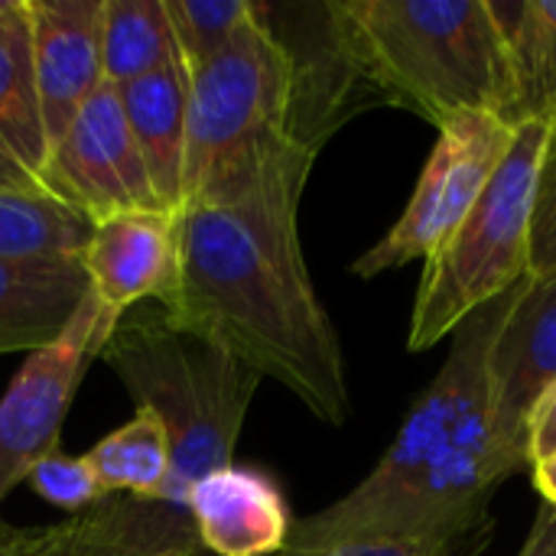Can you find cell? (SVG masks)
Returning a JSON list of instances; mask_svg holds the SVG:
<instances>
[{
	"instance_id": "7c38bea8",
	"label": "cell",
	"mask_w": 556,
	"mask_h": 556,
	"mask_svg": "<svg viewBox=\"0 0 556 556\" xmlns=\"http://www.w3.org/2000/svg\"><path fill=\"white\" fill-rule=\"evenodd\" d=\"M26 20L39 111L55 147L85 101L104 85L101 0H26Z\"/></svg>"
},
{
	"instance_id": "3957f363",
	"label": "cell",
	"mask_w": 556,
	"mask_h": 556,
	"mask_svg": "<svg viewBox=\"0 0 556 556\" xmlns=\"http://www.w3.org/2000/svg\"><path fill=\"white\" fill-rule=\"evenodd\" d=\"M329 16L371 98L437 127L469 111L508 121V49L489 0H332Z\"/></svg>"
},
{
	"instance_id": "ac0fdd59",
	"label": "cell",
	"mask_w": 556,
	"mask_h": 556,
	"mask_svg": "<svg viewBox=\"0 0 556 556\" xmlns=\"http://www.w3.org/2000/svg\"><path fill=\"white\" fill-rule=\"evenodd\" d=\"M0 150L49 189V134L33 75V36L26 0L0 16Z\"/></svg>"
},
{
	"instance_id": "4dcf8cb0",
	"label": "cell",
	"mask_w": 556,
	"mask_h": 556,
	"mask_svg": "<svg viewBox=\"0 0 556 556\" xmlns=\"http://www.w3.org/2000/svg\"><path fill=\"white\" fill-rule=\"evenodd\" d=\"M16 3H20V0H0V16H7L10 10H16Z\"/></svg>"
},
{
	"instance_id": "9c48e42d",
	"label": "cell",
	"mask_w": 556,
	"mask_h": 556,
	"mask_svg": "<svg viewBox=\"0 0 556 556\" xmlns=\"http://www.w3.org/2000/svg\"><path fill=\"white\" fill-rule=\"evenodd\" d=\"M556 388V274L525 277L489 358L492 466L502 479L528 469V427Z\"/></svg>"
},
{
	"instance_id": "ba28073f",
	"label": "cell",
	"mask_w": 556,
	"mask_h": 556,
	"mask_svg": "<svg viewBox=\"0 0 556 556\" xmlns=\"http://www.w3.org/2000/svg\"><path fill=\"white\" fill-rule=\"evenodd\" d=\"M117 323L121 316L88 290L65 329L26 355L0 397V505L42 456L59 450L72 401Z\"/></svg>"
},
{
	"instance_id": "7a4b0ae2",
	"label": "cell",
	"mask_w": 556,
	"mask_h": 556,
	"mask_svg": "<svg viewBox=\"0 0 556 556\" xmlns=\"http://www.w3.org/2000/svg\"><path fill=\"white\" fill-rule=\"evenodd\" d=\"M521 283L450 332L446 362L378 466L329 508L293 521L283 554L323 556L352 541H450L492 528L489 505L505 479L492 466L489 358Z\"/></svg>"
},
{
	"instance_id": "6da1fadb",
	"label": "cell",
	"mask_w": 556,
	"mask_h": 556,
	"mask_svg": "<svg viewBox=\"0 0 556 556\" xmlns=\"http://www.w3.org/2000/svg\"><path fill=\"white\" fill-rule=\"evenodd\" d=\"M316 153L296 137L182 205L179 287L160 309L342 427L352 414L345 355L300 244V199Z\"/></svg>"
},
{
	"instance_id": "8992f818",
	"label": "cell",
	"mask_w": 556,
	"mask_h": 556,
	"mask_svg": "<svg viewBox=\"0 0 556 556\" xmlns=\"http://www.w3.org/2000/svg\"><path fill=\"white\" fill-rule=\"evenodd\" d=\"M290 140H296V62L264 3L254 23L189 72L182 205Z\"/></svg>"
},
{
	"instance_id": "d6a6232c",
	"label": "cell",
	"mask_w": 556,
	"mask_h": 556,
	"mask_svg": "<svg viewBox=\"0 0 556 556\" xmlns=\"http://www.w3.org/2000/svg\"><path fill=\"white\" fill-rule=\"evenodd\" d=\"M551 150H556V127H554V134H551Z\"/></svg>"
},
{
	"instance_id": "44dd1931",
	"label": "cell",
	"mask_w": 556,
	"mask_h": 556,
	"mask_svg": "<svg viewBox=\"0 0 556 556\" xmlns=\"http://www.w3.org/2000/svg\"><path fill=\"white\" fill-rule=\"evenodd\" d=\"M85 456L108 495L160 502L169 479V433L153 414L137 410L124 427L101 437Z\"/></svg>"
},
{
	"instance_id": "4316f807",
	"label": "cell",
	"mask_w": 556,
	"mask_h": 556,
	"mask_svg": "<svg viewBox=\"0 0 556 556\" xmlns=\"http://www.w3.org/2000/svg\"><path fill=\"white\" fill-rule=\"evenodd\" d=\"M55 538L52 528H16L0 518V556H46Z\"/></svg>"
},
{
	"instance_id": "f1b7e54d",
	"label": "cell",
	"mask_w": 556,
	"mask_h": 556,
	"mask_svg": "<svg viewBox=\"0 0 556 556\" xmlns=\"http://www.w3.org/2000/svg\"><path fill=\"white\" fill-rule=\"evenodd\" d=\"M3 192H49V189L33 173H26L7 150H0V195Z\"/></svg>"
},
{
	"instance_id": "5bb4252c",
	"label": "cell",
	"mask_w": 556,
	"mask_h": 556,
	"mask_svg": "<svg viewBox=\"0 0 556 556\" xmlns=\"http://www.w3.org/2000/svg\"><path fill=\"white\" fill-rule=\"evenodd\" d=\"M179 547H199L186 508L111 495L72 521L55 525L46 556H163Z\"/></svg>"
},
{
	"instance_id": "f546056e",
	"label": "cell",
	"mask_w": 556,
	"mask_h": 556,
	"mask_svg": "<svg viewBox=\"0 0 556 556\" xmlns=\"http://www.w3.org/2000/svg\"><path fill=\"white\" fill-rule=\"evenodd\" d=\"M531 479H534V489L541 492L544 505H551L556 511V456L544 459V463H534L531 469Z\"/></svg>"
},
{
	"instance_id": "2e32d148",
	"label": "cell",
	"mask_w": 556,
	"mask_h": 556,
	"mask_svg": "<svg viewBox=\"0 0 556 556\" xmlns=\"http://www.w3.org/2000/svg\"><path fill=\"white\" fill-rule=\"evenodd\" d=\"M88 293L81 264L0 261V355L52 342Z\"/></svg>"
},
{
	"instance_id": "8fae6325",
	"label": "cell",
	"mask_w": 556,
	"mask_h": 556,
	"mask_svg": "<svg viewBox=\"0 0 556 556\" xmlns=\"http://www.w3.org/2000/svg\"><path fill=\"white\" fill-rule=\"evenodd\" d=\"M78 264L88 290L117 316H127L143 300L166 306L182 267L179 212L134 208L94 222Z\"/></svg>"
},
{
	"instance_id": "4fadbf2b",
	"label": "cell",
	"mask_w": 556,
	"mask_h": 556,
	"mask_svg": "<svg viewBox=\"0 0 556 556\" xmlns=\"http://www.w3.org/2000/svg\"><path fill=\"white\" fill-rule=\"evenodd\" d=\"M199 547L218 556H280L293 518L280 485L248 466H225L199 479L186 495Z\"/></svg>"
},
{
	"instance_id": "603a6c76",
	"label": "cell",
	"mask_w": 556,
	"mask_h": 556,
	"mask_svg": "<svg viewBox=\"0 0 556 556\" xmlns=\"http://www.w3.org/2000/svg\"><path fill=\"white\" fill-rule=\"evenodd\" d=\"M26 482L33 485V492L42 502H49L62 511H72V515H81V511L101 505L104 498H111L104 492V485L98 482L88 456H68L62 450L42 456L33 466Z\"/></svg>"
},
{
	"instance_id": "d4e9b609",
	"label": "cell",
	"mask_w": 556,
	"mask_h": 556,
	"mask_svg": "<svg viewBox=\"0 0 556 556\" xmlns=\"http://www.w3.org/2000/svg\"><path fill=\"white\" fill-rule=\"evenodd\" d=\"M531 277H551L556 274V150L547 153L538 202H534V222H531Z\"/></svg>"
},
{
	"instance_id": "52a82bcc",
	"label": "cell",
	"mask_w": 556,
	"mask_h": 556,
	"mask_svg": "<svg viewBox=\"0 0 556 556\" xmlns=\"http://www.w3.org/2000/svg\"><path fill=\"white\" fill-rule=\"evenodd\" d=\"M437 143L424 163L417 189L388 235L352 261L355 277H378L384 270L433 257L505 160L515 127L498 114H456L437 127Z\"/></svg>"
},
{
	"instance_id": "277c9868",
	"label": "cell",
	"mask_w": 556,
	"mask_h": 556,
	"mask_svg": "<svg viewBox=\"0 0 556 556\" xmlns=\"http://www.w3.org/2000/svg\"><path fill=\"white\" fill-rule=\"evenodd\" d=\"M137 410L169 433V479L160 502L186 508L189 489L235 463L261 375L225 349L176 329L163 309L121 316L104 352Z\"/></svg>"
},
{
	"instance_id": "e0dca14e",
	"label": "cell",
	"mask_w": 556,
	"mask_h": 556,
	"mask_svg": "<svg viewBox=\"0 0 556 556\" xmlns=\"http://www.w3.org/2000/svg\"><path fill=\"white\" fill-rule=\"evenodd\" d=\"M489 7L508 49V124L556 127V0H489Z\"/></svg>"
},
{
	"instance_id": "7402d4cb",
	"label": "cell",
	"mask_w": 556,
	"mask_h": 556,
	"mask_svg": "<svg viewBox=\"0 0 556 556\" xmlns=\"http://www.w3.org/2000/svg\"><path fill=\"white\" fill-rule=\"evenodd\" d=\"M261 13L264 3L257 0H166L176 59L195 72Z\"/></svg>"
},
{
	"instance_id": "1f68e13d",
	"label": "cell",
	"mask_w": 556,
	"mask_h": 556,
	"mask_svg": "<svg viewBox=\"0 0 556 556\" xmlns=\"http://www.w3.org/2000/svg\"><path fill=\"white\" fill-rule=\"evenodd\" d=\"M195 551H199V547H179V551H169V554L163 556H195Z\"/></svg>"
},
{
	"instance_id": "d6986e66",
	"label": "cell",
	"mask_w": 556,
	"mask_h": 556,
	"mask_svg": "<svg viewBox=\"0 0 556 556\" xmlns=\"http://www.w3.org/2000/svg\"><path fill=\"white\" fill-rule=\"evenodd\" d=\"M91 222L49 192L0 195V261L78 264Z\"/></svg>"
},
{
	"instance_id": "83f0119b",
	"label": "cell",
	"mask_w": 556,
	"mask_h": 556,
	"mask_svg": "<svg viewBox=\"0 0 556 556\" xmlns=\"http://www.w3.org/2000/svg\"><path fill=\"white\" fill-rule=\"evenodd\" d=\"M518 556H556V511L551 505H541L534 528Z\"/></svg>"
},
{
	"instance_id": "5b68a950",
	"label": "cell",
	"mask_w": 556,
	"mask_h": 556,
	"mask_svg": "<svg viewBox=\"0 0 556 556\" xmlns=\"http://www.w3.org/2000/svg\"><path fill=\"white\" fill-rule=\"evenodd\" d=\"M551 134L554 127L547 124L515 127V140L479 202L450 241L424 261L407 336L410 352L433 349L466 316L528 277L531 222L551 153Z\"/></svg>"
},
{
	"instance_id": "9a60e30c",
	"label": "cell",
	"mask_w": 556,
	"mask_h": 556,
	"mask_svg": "<svg viewBox=\"0 0 556 556\" xmlns=\"http://www.w3.org/2000/svg\"><path fill=\"white\" fill-rule=\"evenodd\" d=\"M134 143L147 166L150 186L163 208L182 205V163H186V114H189V72L169 62L117 88Z\"/></svg>"
},
{
	"instance_id": "836d02e7",
	"label": "cell",
	"mask_w": 556,
	"mask_h": 556,
	"mask_svg": "<svg viewBox=\"0 0 556 556\" xmlns=\"http://www.w3.org/2000/svg\"><path fill=\"white\" fill-rule=\"evenodd\" d=\"M280 556H287V554H280Z\"/></svg>"
},
{
	"instance_id": "30bf717a",
	"label": "cell",
	"mask_w": 556,
	"mask_h": 556,
	"mask_svg": "<svg viewBox=\"0 0 556 556\" xmlns=\"http://www.w3.org/2000/svg\"><path fill=\"white\" fill-rule=\"evenodd\" d=\"M49 192L91 225L134 208H163L114 85H101L49 153Z\"/></svg>"
},
{
	"instance_id": "cb8c5ba5",
	"label": "cell",
	"mask_w": 556,
	"mask_h": 556,
	"mask_svg": "<svg viewBox=\"0 0 556 556\" xmlns=\"http://www.w3.org/2000/svg\"><path fill=\"white\" fill-rule=\"evenodd\" d=\"M492 538V528H479L450 541H352L323 556H479Z\"/></svg>"
},
{
	"instance_id": "ffe728a7",
	"label": "cell",
	"mask_w": 556,
	"mask_h": 556,
	"mask_svg": "<svg viewBox=\"0 0 556 556\" xmlns=\"http://www.w3.org/2000/svg\"><path fill=\"white\" fill-rule=\"evenodd\" d=\"M176 62L166 0H101V72L121 88Z\"/></svg>"
},
{
	"instance_id": "484cf974",
	"label": "cell",
	"mask_w": 556,
	"mask_h": 556,
	"mask_svg": "<svg viewBox=\"0 0 556 556\" xmlns=\"http://www.w3.org/2000/svg\"><path fill=\"white\" fill-rule=\"evenodd\" d=\"M556 456V388L538 404L528 427V469Z\"/></svg>"
}]
</instances>
